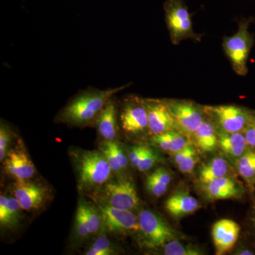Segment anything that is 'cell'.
Here are the masks:
<instances>
[{
	"mask_svg": "<svg viewBox=\"0 0 255 255\" xmlns=\"http://www.w3.org/2000/svg\"><path fill=\"white\" fill-rule=\"evenodd\" d=\"M200 208L199 201L187 192H178L167 199L165 209L172 217H184Z\"/></svg>",
	"mask_w": 255,
	"mask_h": 255,
	"instance_id": "cell-15",
	"label": "cell"
},
{
	"mask_svg": "<svg viewBox=\"0 0 255 255\" xmlns=\"http://www.w3.org/2000/svg\"><path fill=\"white\" fill-rule=\"evenodd\" d=\"M206 114L214 119L223 131L243 132L254 118L255 114L251 111L235 105H219L204 107Z\"/></svg>",
	"mask_w": 255,
	"mask_h": 255,
	"instance_id": "cell-7",
	"label": "cell"
},
{
	"mask_svg": "<svg viewBox=\"0 0 255 255\" xmlns=\"http://www.w3.org/2000/svg\"><path fill=\"white\" fill-rule=\"evenodd\" d=\"M163 7L169 36L173 44H179L187 39L201 41V35L194 31L191 14L184 0H166Z\"/></svg>",
	"mask_w": 255,
	"mask_h": 255,
	"instance_id": "cell-4",
	"label": "cell"
},
{
	"mask_svg": "<svg viewBox=\"0 0 255 255\" xmlns=\"http://www.w3.org/2000/svg\"><path fill=\"white\" fill-rule=\"evenodd\" d=\"M255 18H243L238 22L237 32L223 39L225 53L231 61L234 71L241 76L248 73V58L254 45V34L249 31L250 25Z\"/></svg>",
	"mask_w": 255,
	"mask_h": 255,
	"instance_id": "cell-3",
	"label": "cell"
},
{
	"mask_svg": "<svg viewBox=\"0 0 255 255\" xmlns=\"http://www.w3.org/2000/svg\"><path fill=\"white\" fill-rule=\"evenodd\" d=\"M100 150L105 154L113 172H121L122 170V167L119 165L118 161L116 158L115 155H114L113 150H112L108 140H105V141L101 144Z\"/></svg>",
	"mask_w": 255,
	"mask_h": 255,
	"instance_id": "cell-30",
	"label": "cell"
},
{
	"mask_svg": "<svg viewBox=\"0 0 255 255\" xmlns=\"http://www.w3.org/2000/svg\"><path fill=\"white\" fill-rule=\"evenodd\" d=\"M103 224L111 232L124 233L140 231L138 217L130 210L117 209L112 206L99 204Z\"/></svg>",
	"mask_w": 255,
	"mask_h": 255,
	"instance_id": "cell-11",
	"label": "cell"
},
{
	"mask_svg": "<svg viewBox=\"0 0 255 255\" xmlns=\"http://www.w3.org/2000/svg\"><path fill=\"white\" fill-rule=\"evenodd\" d=\"M237 167L241 177L248 182H255V151L248 150L239 157Z\"/></svg>",
	"mask_w": 255,
	"mask_h": 255,
	"instance_id": "cell-24",
	"label": "cell"
},
{
	"mask_svg": "<svg viewBox=\"0 0 255 255\" xmlns=\"http://www.w3.org/2000/svg\"><path fill=\"white\" fill-rule=\"evenodd\" d=\"M78 209L82 213L90 234H95L98 232L101 226L103 224V220L100 211L96 209L91 204L84 201L79 203Z\"/></svg>",
	"mask_w": 255,
	"mask_h": 255,
	"instance_id": "cell-23",
	"label": "cell"
},
{
	"mask_svg": "<svg viewBox=\"0 0 255 255\" xmlns=\"http://www.w3.org/2000/svg\"><path fill=\"white\" fill-rule=\"evenodd\" d=\"M75 226H76L77 233L81 238H87L90 236V233L88 227L82 213L78 209L76 214V219H75Z\"/></svg>",
	"mask_w": 255,
	"mask_h": 255,
	"instance_id": "cell-33",
	"label": "cell"
},
{
	"mask_svg": "<svg viewBox=\"0 0 255 255\" xmlns=\"http://www.w3.org/2000/svg\"><path fill=\"white\" fill-rule=\"evenodd\" d=\"M157 161H158V155L156 154L155 151L145 146L137 169L140 172H147L155 165Z\"/></svg>",
	"mask_w": 255,
	"mask_h": 255,
	"instance_id": "cell-28",
	"label": "cell"
},
{
	"mask_svg": "<svg viewBox=\"0 0 255 255\" xmlns=\"http://www.w3.org/2000/svg\"><path fill=\"white\" fill-rule=\"evenodd\" d=\"M241 227L230 219L217 221L212 228V237L216 255L226 254L234 248L239 238Z\"/></svg>",
	"mask_w": 255,
	"mask_h": 255,
	"instance_id": "cell-12",
	"label": "cell"
},
{
	"mask_svg": "<svg viewBox=\"0 0 255 255\" xmlns=\"http://www.w3.org/2000/svg\"><path fill=\"white\" fill-rule=\"evenodd\" d=\"M146 188L151 194L157 196V197H159V196L165 194L167 188H168V185L159 182V181L151 177L149 175L146 179Z\"/></svg>",
	"mask_w": 255,
	"mask_h": 255,
	"instance_id": "cell-29",
	"label": "cell"
},
{
	"mask_svg": "<svg viewBox=\"0 0 255 255\" xmlns=\"http://www.w3.org/2000/svg\"><path fill=\"white\" fill-rule=\"evenodd\" d=\"M100 188L101 197L105 201L101 204L124 210H132L138 205L136 189L130 179L110 180Z\"/></svg>",
	"mask_w": 255,
	"mask_h": 255,
	"instance_id": "cell-6",
	"label": "cell"
},
{
	"mask_svg": "<svg viewBox=\"0 0 255 255\" xmlns=\"http://www.w3.org/2000/svg\"><path fill=\"white\" fill-rule=\"evenodd\" d=\"M75 157L82 191L98 189L110 180L113 170L102 150L80 151Z\"/></svg>",
	"mask_w": 255,
	"mask_h": 255,
	"instance_id": "cell-2",
	"label": "cell"
},
{
	"mask_svg": "<svg viewBox=\"0 0 255 255\" xmlns=\"http://www.w3.org/2000/svg\"><path fill=\"white\" fill-rule=\"evenodd\" d=\"M206 196L211 200L233 199L242 194L241 188L232 179L225 177L204 184Z\"/></svg>",
	"mask_w": 255,
	"mask_h": 255,
	"instance_id": "cell-16",
	"label": "cell"
},
{
	"mask_svg": "<svg viewBox=\"0 0 255 255\" xmlns=\"http://www.w3.org/2000/svg\"><path fill=\"white\" fill-rule=\"evenodd\" d=\"M199 160V155L196 149L190 144L182 150L174 153V162L182 173H192Z\"/></svg>",
	"mask_w": 255,
	"mask_h": 255,
	"instance_id": "cell-22",
	"label": "cell"
},
{
	"mask_svg": "<svg viewBox=\"0 0 255 255\" xmlns=\"http://www.w3.org/2000/svg\"><path fill=\"white\" fill-rule=\"evenodd\" d=\"M97 129L105 140H114L118 133L117 108L111 99L96 119Z\"/></svg>",
	"mask_w": 255,
	"mask_h": 255,
	"instance_id": "cell-17",
	"label": "cell"
},
{
	"mask_svg": "<svg viewBox=\"0 0 255 255\" xmlns=\"http://www.w3.org/2000/svg\"><path fill=\"white\" fill-rule=\"evenodd\" d=\"M164 254L166 255H201L202 253L197 248L185 246L177 239L169 242L163 247Z\"/></svg>",
	"mask_w": 255,
	"mask_h": 255,
	"instance_id": "cell-26",
	"label": "cell"
},
{
	"mask_svg": "<svg viewBox=\"0 0 255 255\" xmlns=\"http://www.w3.org/2000/svg\"><path fill=\"white\" fill-rule=\"evenodd\" d=\"M175 121L177 130L187 137H192L201 123L206 112L190 101L171 100L167 102Z\"/></svg>",
	"mask_w": 255,
	"mask_h": 255,
	"instance_id": "cell-8",
	"label": "cell"
},
{
	"mask_svg": "<svg viewBox=\"0 0 255 255\" xmlns=\"http://www.w3.org/2000/svg\"><path fill=\"white\" fill-rule=\"evenodd\" d=\"M121 126L127 133L139 135L149 131L148 117L144 100L137 97L128 99L124 104L120 116Z\"/></svg>",
	"mask_w": 255,
	"mask_h": 255,
	"instance_id": "cell-9",
	"label": "cell"
},
{
	"mask_svg": "<svg viewBox=\"0 0 255 255\" xmlns=\"http://www.w3.org/2000/svg\"><path fill=\"white\" fill-rule=\"evenodd\" d=\"M10 141L9 128L1 123L0 128V161L2 162L7 155V147Z\"/></svg>",
	"mask_w": 255,
	"mask_h": 255,
	"instance_id": "cell-31",
	"label": "cell"
},
{
	"mask_svg": "<svg viewBox=\"0 0 255 255\" xmlns=\"http://www.w3.org/2000/svg\"><path fill=\"white\" fill-rule=\"evenodd\" d=\"M219 135V144L221 150L233 158H239L248 151V142L243 132L221 131Z\"/></svg>",
	"mask_w": 255,
	"mask_h": 255,
	"instance_id": "cell-18",
	"label": "cell"
},
{
	"mask_svg": "<svg viewBox=\"0 0 255 255\" xmlns=\"http://www.w3.org/2000/svg\"><path fill=\"white\" fill-rule=\"evenodd\" d=\"M196 146L202 152H211L219 144V135L216 127L209 121L204 119L192 135Z\"/></svg>",
	"mask_w": 255,
	"mask_h": 255,
	"instance_id": "cell-20",
	"label": "cell"
},
{
	"mask_svg": "<svg viewBox=\"0 0 255 255\" xmlns=\"http://www.w3.org/2000/svg\"><path fill=\"white\" fill-rule=\"evenodd\" d=\"M115 253L110 240L106 237H100L96 240L91 248L85 253L87 255H111Z\"/></svg>",
	"mask_w": 255,
	"mask_h": 255,
	"instance_id": "cell-27",
	"label": "cell"
},
{
	"mask_svg": "<svg viewBox=\"0 0 255 255\" xmlns=\"http://www.w3.org/2000/svg\"><path fill=\"white\" fill-rule=\"evenodd\" d=\"M6 172L18 181H26L36 174V167L26 152L14 149L7 152L4 159Z\"/></svg>",
	"mask_w": 255,
	"mask_h": 255,
	"instance_id": "cell-13",
	"label": "cell"
},
{
	"mask_svg": "<svg viewBox=\"0 0 255 255\" xmlns=\"http://www.w3.org/2000/svg\"><path fill=\"white\" fill-rule=\"evenodd\" d=\"M14 197L18 199L21 208L25 211L38 209L46 197V189L26 181H18L14 190Z\"/></svg>",
	"mask_w": 255,
	"mask_h": 255,
	"instance_id": "cell-14",
	"label": "cell"
},
{
	"mask_svg": "<svg viewBox=\"0 0 255 255\" xmlns=\"http://www.w3.org/2000/svg\"><path fill=\"white\" fill-rule=\"evenodd\" d=\"M139 224L146 246L151 248L165 246L177 238V234L168 223L150 210H142L138 216Z\"/></svg>",
	"mask_w": 255,
	"mask_h": 255,
	"instance_id": "cell-5",
	"label": "cell"
},
{
	"mask_svg": "<svg viewBox=\"0 0 255 255\" xmlns=\"http://www.w3.org/2000/svg\"><path fill=\"white\" fill-rule=\"evenodd\" d=\"M240 255H254V253L250 251H242L241 253H240Z\"/></svg>",
	"mask_w": 255,
	"mask_h": 255,
	"instance_id": "cell-37",
	"label": "cell"
},
{
	"mask_svg": "<svg viewBox=\"0 0 255 255\" xmlns=\"http://www.w3.org/2000/svg\"><path fill=\"white\" fill-rule=\"evenodd\" d=\"M152 141L162 150L174 154L190 144L187 135L178 130L152 135Z\"/></svg>",
	"mask_w": 255,
	"mask_h": 255,
	"instance_id": "cell-19",
	"label": "cell"
},
{
	"mask_svg": "<svg viewBox=\"0 0 255 255\" xmlns=\"http://www.w3.org/2000/svg\"><path fill=\"white\" fill-rule=\"evenodd\" d=\"M108 141L110 142L111 147H112L116 158L118 161L119 165L122 167V170L125 169L127 167L129 159H128L127 156L126 155L122 146L119 145V142L116 141L115 140H108Z\"/></svg>",
	"mask_w": 255,
	"mask_h": 255,
	"instance_id": "cell-32",
	"label": "cell"
},
{
	"mask_svg": "<svg viewBox=\"0 0 255 255\" xmlns=\"http://www.w3.org/2000/svg\"><path fill=\"white\" fill-rule=\"evenodd\" d=\"M150 176L151 177L154 178V179H157L159 182L168 186L170 184L171 179H172L168 171L163 168V167L156 169L152 174H150Z\"/></svg>",
	"mask_w": 255,
	"mask_h": 255,
	"instance_id": "cell-36",
	"label": "cell"
},
{
	"mask_svg": "<svg viewBox=\"0 0 255 255\" xmlns=\"http://www.w3.org/2000/svg\"><path fill=\"white\" fill-rule=\"evenodd\" d=\"M245 137L248 142V145L252 148L255 149V116L254 118L252 119L251 122L248 124V127L245 129Z\"/></svg>",
	"mask_w": 255,
	"mask_h": 255,
	"instance_id": "cell-35",
	"label": "cell"
},
{
	"mask_svg": "<svg viewBox=\"0 0 255 255\" xmlns=\"http://www.w3.org/2000/svg\"><path fill=\"white\" fill-rule=\"evenodd\" d=\"M144 103L147 110L150 134L158 135L169 130H177L175 121L167 102L146 99Z\"/></svg>",
	"mask_w": 255,
	"mask_h": 255,
	"instance_id": "cell-10",
	"label": "cell"
},
{
	"mask_svg": "<svg viewBox=\"0 0 255 255\" xmlns=\"http://www.w3.org/2000/svg\"><path fill=\"white\" fill-rule=\"evenodd\" d=\"M127 86L105 90L87 89L69 102L58 115V121L76 127L92 123L97 119L107 102Z\"/></svg>",
	"mask_w": 255,
	"mask_h": 255,
	"instance_id": "cell-1",
	"label": "cell"
},
{
	"mask_svg": "<svg viewBox=\"0 0 255 255\" xmlns=\"http://www.w3.org/2000/svg\"><path fill=\"white\" fill-rule=\"evenodd\" d=\"M22 209L19 201L16 197L9 198L7 209L2 218L0 219L1 226L11 227L17 223L20 216V210Z\"/></svg>",
	"mask_w": 255,
	"mask_h": 255,
	"instance_id": "cell-25",
	"label": "cell"
},
{
	"mask_svg": "<svg viewBox=\"0 0 255 255\" xmlns=\"http://www.w3.org/2000/svg\"><path fill=\"white\" fill-rule=\"evenodd\" d=\"M145 146L139 145L132 147L131 150L129 152L128 159L132 167L137 168L140 159H141L142 154H143L144 150H145Z\"/></svg>",
	"mask_w": 255,
	"mask_h": 255,
	"instance_id": "cell-34",
	"label": "cell"
},
{
	"mask_svg": "<svg viewBox=\"0 0 255 255\" xmlns=\"http://www.w3.org/2000/svg\"><path fill=\"white\" fill-rule=\"evenodd\" d=\"M228 165L227 162L221 157L213 159L209 163L202 166L199 172V181L203 184L225 177L227 174Z\"/></svg>",
	"mask_w": 255,
	"mask_h": 255,
	"instance_id": "cell-21",
	"label": "cell"
}]
</instances>
